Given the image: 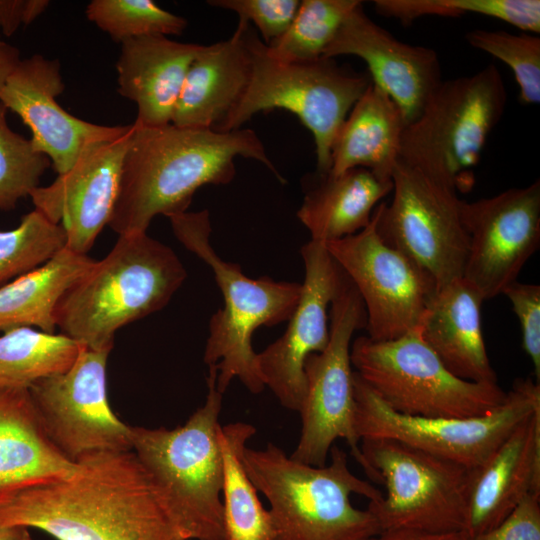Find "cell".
I'll list each match as a JSON object with an SVG mask.
<instances>
[{
    "mask_svg": "<svg viewBox=\"0 0 540 540\" xmlns=\"http://www.w3.org/2000/svg\"><path fill=\"white\" fill-rule=\"evenodd\" d=\"M0 526L56 540H183L132 450L87 454L70 475L17 493L0 505Z\"/></svg>",
    "mask_w": 540,
    "mask_h": 540,
    "instance_id": "6da1fadb",
    "label": "cell"
},
{
    "mask_svg": "<svg viewBox=\"0 0 540 540\" xmlns=\"http://www.w3.org/2000/svg\"><path fill=\"white\" fill-rule=\"evenodd\" d=\"M133 126L108 224L118 235L147 232L155 216L187 211L199 188L233 180L238 157L262 163L286 183L254 130Z\"/></svg>",
    "mask_w": 540,
    "mask_h": 540,
    "instance_id": "7a4b0ae2",
    "label": "cell"
},
{
    "mask_svg": "<svg viewBox=\"0 0 540 540\" xmlns=\"http://www.w3.org/2000/svg\"><path fill=\"white\" fill-rule=\"evenodd\" d=\"M186 277L176 253L147 232L119 235L61 297L56 326L90 349L111 351L117 330L163 309Z\"/></svg>",
    "mask_w": 540,
    "mask_h": 540,
    "instance_id": "3957f363",
    "label": "cell"
},
{
    "mask_svg": "<svg viewBox=\"0 0 540 540\" xmlns=\"http://www.w3.org/2000/svg\"><path fill=\"white\" fill-rule=\"evenodd\" d=\"M329 455L330 463L317 467L272 442L244 450L245 469L270 504L276 540H369L381 532L370 510L354 507L350 496L375 502L383 493L351 472L343 449L333 445Z\"/></svg>",
    "mask_w": 540,
    "mask_h": 540,
    "instance_id": "277c9868",
    "label": "cell"
},
{
    "mask_svg": "<svg viewBox=\"0 0 540 540\" xmlns=\"http://www.w3.org/2000/svg\"><path fill=\"white\" fill-rule=\"evenodd\" d=\"M204 404L173 429L131 426L132 451L183 540H224L223 462L218 439L223 394L208 368Z\"/></svg>",
    "mask_w": 540,
    "mask_h": 540,
    "instance_id": "5b68a950",
    "label": "cell"
},
{
    "mask_svg": "<svg viewBox=\"0 0 540 540\" xmlns=\"http://www.w3.org/2000/svg\"><path fill=\"white\" fill-rule=\"evenodd\" d=\"M176 238L212 270L223 297V306L211 317L204 362L217 372L216 387L224 393L238 379L251 393L265 389L252 347V336L261 326L288 321L302 290V283L257 279L243 274L237 263L223 260L210 243L209 212H181L168 216Z\"/></svg>",
    "mask_w": 540,
    "mask_h": 540,
    "instance_id": "8992f818",
    "label": "cell"
},
{
    "mask_svg": "<svg viewBox=\"0 0 540 540\" xmlns=\"http://www.w3.org/2000/svg\"><path fill=\"white\" fill-rule=\"evenodd\" d=\"M245 38L251 62L249 83L216 131L240 129L261 111L287 110L312 133L318 173H328L335 135L372 83L370 77L345 69L334 58L296 63L279 61L268 54L266 45L250 24Z\"/></svg>",
    "mask_w": 540,
    "mask_h": 540,
    "instance_id": "52a82bcc",
    "label": "cell"
},
{
    "mask_svg": "<svg viewBox=\"0 0 540 540\" xmlns=\"http://www.w3.org/2000/svg\"><path fill=\"white\" fill-rule=\"evenodd\" d=\"M507 91L493 64L443 80L402 134L399 160L450 185L471 188L473 169L503 116Z\"/></svg>",
    "mask_w": 540,
    "mask_h": 540,
    "instance_id": "ba28073f",
    "label": "cell"
},
{
    "mask_svg": "<svg viewBox=\"0 0 540 540\" xmlns=\"http://www.w3.org/2000/svg\"><path fill=\"white\" fill-rule=\"evenodd\" d=\"M356 373L394 411L425 418L486 415L507 397L498 383L452 374L424 342L419 327L388 341L360 336L351 343Z\"/></svg>",
    "mask_w": 540,
    "mask_h": 540,
    "instance_id": "9c48e42d",
    "label": "cell"
},
{
    "mask_svg": "<svg viewBox=\"0 0 540 540\" xmlns=\"http://www.w3.org/2000/svg\"><path fill=\"white\" fill-rule=\"evenodd\" d=\"M365 473L386 488L369 502L381 532H463L471 469L403 442L361 439Z\"/></svg>",
    "mask_w": 540,
    "mask_h": 540,
    "instance_id": "30bf717a",
    "label": "cell"
},
{
    "mask_svg": "<svg viewBox=\"0 0 540 540\" xmlns=\"http://www.w3.org/2000/svg\"><path fill=\"white\" fill-rule=\"evenodd\" d=\"M355 429L359 439H394L473 469L482 465L527 417L540 409V384L518 378L492 412L470 418L400 414L354 371Z\"/></svg>",
    "mask_w": 540,
    "mask_h": 540,
    "instance_id": "8fae6325",
    "label": "cell"
},
{
    "mask_svg": "<svg viewBox=\"0 0 540 540\" xmlns=\"http://www.w3.org/2000/svg\"><path fill=\"white\" fill-rule=\"evenodd\" d=\"M391 180L390 203L373 212L380 237L429 275L437 289L463 277L469 244L464 200L450 185L399 159Z\"/></svg>",
    "mask_w": 540,
    "mask_h": 540,
    "instance_id": "7c38bea8",
    "label": "cell"
},
{
    "mask_svg": "<svg viewBox=\"0 0 540 540\" xmlns=\"http://www.w3.org/2000/svg\"><path fill=\"white\" fill-rule=\"evenodd\" d=\"M329 341L325 349L305 361V395L299 414L301 433L294 460L311 466L327 464L337 439H344L363 465L355 429L354 371L350 358L354 332L366 325L363 301L346 278L330 305Z\"/></svg>",
    "mask_w": 540,
    "mask_h": 540,
    "instance_id": "4fadbf2b",
    "label": "cell"
},
{
    "mask_svg": "<svg viewBox=\"0 0 540 540\" xmlns=\"http://www.w3.org/2000/svg\"><path fill=\"white\" fill-rule=\"evenodd\" d=\"M109 353L81 345L68 370L28 389L44 434L72 462L95 452L132 450L131 426L117 417L108 400Z\"/></svg>",
    "mask_w": 540,
    "mask_h": 540,
    "instance_id": "5bb4252c",
    "label": "cell"
},
{
    "mask_svg": "<svg viewBox=\"0 0 540 540\" xmlns=\"http://www.w3.org/2000/svg\"><path fill=\"white\" fill-rule=\"evenodd\" d=\"M324 244L363 301L370 339L393 340L420 326L437 287L410 258L383 241L373 215L361 231Z\"/></svg>",
    "mask_w": 540,
    "mask_h": 540,
    "instance_id": "9a60e30c",
    "label": "cell"
},
{
    "mask_svg": "<svg viewBox=\"0 0 540 540\" xmlns=\"http://www.w3.org/2000/svg\"><path fill=\"white\" fill-rule=\"evenodd\" d=\"M469 244L463 277L484 300L517 281L540 244V181L474 202L463 201Z\"/></svg>",
    "mask_w": 540,
    "mask_h": 540,
    "instance_id": "2e32d148",
    "label": "cell"
},
{
    "mask_svg": "<svg viewBox=\"0 0 540 540\" xmlns=\"http://www.w3.org/2000/svg\"><path fill=\"white\" fill-rule=\"evenodd\" d=\"M301 256L305 277L299 302L283 335L257 353L265 387L284 408L297 412L305 395V361L327 346L328 308L347 278L322 242L310 240Z\"/></svg>",
    "mask_w": 540,
    "mask_h": 540,
    "instance_id": "e0dca14e",
    "label": "cell"
},
{
    "mask_svg": "<svg viewBox=\"0 0 540 540\" xmlns=\"http://www.w3.org/2000/svg\"><path fill=\"white\" fill-rule=\"evenodd\" d=\"M65 85L58 59L40 54L21 59L0 92V103L29 127L35 148L58 175L67 172L91 144L117 139L129 125H100L79 119L56 101Z\"/></svg>",
    "mask_w": 540,
    "mask_h": 540,
    "instance_id": "ac0fdd59",
    "label": "cell"
},
{
    "mask_svg": "<svg viewBox=\"0 0 540 540\" xmlns=\"http://www.w3.org/2000/svg\"><path fill=\"white\" fill-rule=\"evenodd\" d=\"M133 128L132 123L123 136L89 145L67 172L30 194L35 209L63 227L67 249L87 255L109 224Z\"/></svg>",
    "mask_w": 540,
    "mask_h": 540,
    "instance_id": "d6986e66",
    "label": "cell"
},
{
    "mask_svg": "<svg viewBox=\"0 0 540 540\" xmlns=\"http://www.w3.org/2000/svg\"><path fill=\"white\" fill-rule=\"evenodd\" d=\"M341 55L359 57L367 64L371 82L396 103L406 125L419 117L443 81L433 49L396 39L364 12L362 3L347 16L323 53L324 58Z\"/></svg>",
    "mask_w": 540,
    "mask_h": 540,
    "instance_id": "ffe728a7",
    "label": "cell"
},
{
    "mask_svg": "<svg viewBox=\"0 0 540 540\" xmlns=\"http://www.w3.org/2000/svg\"><path fill=\"white\" fill-rule=\"evenodd\" d=\"M531 492L540 494V409L471 469L463 533L471 540L495 527Z\"/></svg>",
    "mask_w": 540,
    "mask_h": 540,
    "instance_id": "44dd1931",
    "label": "cell"
},
{
    "mask_svg": "<svg viewBox=\"0 0 540 540\" xmlns=\"http://www.w3.org/2000/svg\"><path fill=\"white\" fill-rule=\"evenodd\" d=\"M201 45L147 35L121 43L116 63L119 93L137 106L134 123L159 127L171 123L186 73Z\"/></svg>",
    "mask_w": 540,
    "mask_h": 540,
    "instance_id": "7402d4cb",
    "label": "cell"
},
{
    "mask_svg": "<svg viewBox=\"0 0 540 540\" xmlns=\"http://www.w3.org/2000/svg\"><path fill=\"white\" fill-rule=\"evenodd\" d=\"M248 25L239 21L227 40L201 45L186 73L171 124L216 130L234 109L250 79Z\"/></svg>",
    "mask_w": 540,
    "mask_h": 540,
    "instance_id": "603a6c76",
    "label": "cell"
},
{
    "mask_svg": "<svg viewBox=\"0 0 540 540\" xmlns=\"http://www.w3.org/2000/svg\"><path fill=\"white\" fill-rule=\"evenodd\" d=\"M484 298L464 277L438 288L429 300L419 330L424 342L456 377L497 383L484 344Z\"/></svg>",
    "mask_w": 540,
    "mask_h": 540,
    "instance_id": "cb8c5ba5",
    "label": "cell"
},
{
    "mask_svg": "<svg viewBox=\"0 0 540 540\" xmlns=\"http://www.w3.org/2000/svg\"><path fill=\"white\" fill-rule=\"evenodd\" d=\"M75 462L44 434L29 390L0 389V505L35 485L72 473Z\"/></svg>",
    "mask_w": 540,
    "mask_h": 540,
    "instance_id": "d4e9b609",
    "label": "cell"
},
{
    "mask_svg": "<svg viewBox=\"0 0 540 540\" xmlns=\"http://www.w3.org/2000/svg\"><path fill=\"white\" fill-rule=\"evenodd\" d=\"M406 126L396 103L371 83L335 135L328 173L338 175L360 167L391 179Z\"/></svg>",
    "mask_w": 540,
    "mask_h": 540,
    "instance_id": "484cf974",
    "label": "cell"
},
{
    "mask_svg": "<svg viewBox=\"0 0 540 540\" xmlns=\"http://www.w3.org/2000/svg\"><path fill=\"white\" fill-rule=\"evenodd\" d=\"M318 184L303 198L297 217L311 240L327 243L353 235L371 220L378 202L392 192V180L366 168L338 175L319 174Z\"/></svg>",
    "mask_w": 540,
    "mask_h": 540,
    "instance_id": "4316f807",
    "label": "cell"
},
{
    "mask_svg": "<svg viewBox=\"0 0 540 540\" xmlns=\"http://www.w3.org/2000/svg\"><path fill=\"white\" fill-rule=\"evenodd\" d=\"M95 260L66 247L40 267L0 287V331L37 327L55 333V309Z\"/></svg>",
    "mask_w": 540,
    "mask_h": 540,
    "instance_id": "83f0119b",
    "label": "cell"
},
{
    "mask_svg": "<svg viewBox=\"0 0 540 540\" xmlns=\"http://www.w3.org/2000/svg\"><path fill=\"white\" fill-rule=\"evenodd\" d=\"M256 428L233 422L218 428L223 462L222 506L224 540H276L272 518L259 497L243 462Z\"/></svg>",
    "mask_w": 540,
    "mask_h": 540,
    "instance_id": "f1b7e54d",
    "label": "cell"
},
{
    "mask_svg": "<svg viewBox=\"0 0 540 540\" xmlns=\"http://www.w3.org/2000/svg\"><path fill=\"white\" fill-rule=\"evenodd\" d=\"M80 343L60 333L18 327L0 336V389H29L37 381L68 370Z\"/></svg>",
    "mask_w": 540,
    "mask_h": 540,
    "instance_id": "f546056e",
    "label": "cell"
},
{
    "mask_svg": "<svg viewBox=\"0 0 540 540\" xmlns=\"http://www.w3.org/2000/svg\"><path fill=\"white\" fill-rule=\"evenodd\" d=\"M358 0H302L287 31L266 45L268 54L282 62H310L323 57Z\"/></svg>",
    "mask_w": 540,
    "mask_h": 540,
    "instance_id": "4dcf8cb0",
    "label": "cell"
},
{
    "mask_svg": "<svg viewBox=\"0 0 540 540\" xmlns=\"http://www.w3.org/2000/svg\"><path fill=\"white\" fill-rule=\"evenodd\" d=\"M66 245L60 224L36 209L23 215L16 228L0 231V287L45 264Z\"/></svg>",
    "mask_w": 540,
    "mask_h": 540,
    "instance_id": "1f68e13d",
    "label": "cell"
},
{
    "mask_svg": "<svg viewBox=\"0 0 540 540\" xmlns=\"http://www.w3.org/2000/svg\"><path fill=\"white\" fill-rule=\"evenodd\" d=\"M86 16L117 42L147 35H179L187 20L152 0H92Z\"/></svg>",
    "mask_w": 540,
    "mask_h": 540,
    "instance_id": "d6a6232c",
    "label": "cell"
},
{
    "mask_svg": "<svg viewBox=\"0 0 540 540\" xmlns=\"http://www.w3.org/2000/svg\"><path fill=\"white\" fill-rule=\"evenodd\" d=\"M7 109L0 103V210L9 211L39 187L40 178L51 166L31 139L10 129Z\"/></svg>",
    "mask_w": 540,
    "mask_h": 540,
    "instance_id": "836d02e7",
    "label": "cell"
},
{
    "mask_svg": "<svg viewBox=\"0 0 540 540\" xmlns=\"http://www.w3.org/2000/svg\"><path fill=\"white\" fill-rule=\"evenodd\" d=\"M467 42L502 62L513 71L526 104L540 102V37L536 34H512L506 31L473 30L465 35Z\"/></svg>",
    "mask_w": 540,
    "mask_h": 540,
    "instance_id": "e575fe53",
    "label": "cell"
},
{
    "mask_svg": "<svg viewBox=\"0 0 540 540\" xmlns=\"http://www.w3.org/2000/svg\"><path fill=\"white\" fill-rule=\"evenodd\" d=\"M207 3L235 12L239 21L253 23L266 45L287 31L300 6L299 0H210Z\"/></svg>",
    "mask_w": 540,
    "mask_h": 540,
    "instance_id": "d590c367",
    "label": "cell"
},
{
    "mask_svg": "<svg viewBox=\"0 0 540 540\" xmlns=\"http://www.w3.org/2000/svg\"><path fill=\"white\" fill-rule=\"evenodd\" d=\"M510 301L522 331V345L530 357L535 380L540 379V286L518 280L502 292Z\"/></svg>",
    "mask_w": 540,
    "mask_h": 540,
    "instance_id": "8d00e7d4",
    "label": "cell"
},
{
    "mask_svg": "<svg viewBox=\"0 0 540 540\" xmlns=\"http://www.w3.org/2000/svg\"><path fill=\"white\" fill-rule=\"evenodd\" d=\"M447 2L457 17L475 13L501 20L526 33L540 32L539 0H447Z\"/></svg>",
    "mask_w": 540,
    "mask_h": 540,
    "instance_id": "74e56055",
    "label": "cell"
},
{
    "mask_svg": "<svg viewBox=\"0 0 540 540\" xmlns=\"http://www.w3.org/2000/svg\"><path fill=\"white\" fill-rule=\"evenodd\" d=\"M471 540H540V494L528 493L499 524Z\"/></svg>",
    "mask_w": 540,
    "mask_h": 540,
    "instance_id": "f35d334b",
    "label": "cell"
},
{
    "mask_svg": "<svg viewBox=\"0 0 540 540\" xmlns=\"http://www.w3.org/2000/svg\"><path fill=\"white\" fill-rule=\"evenodd\" d=\"M373 3L378 14L406 25L424 16L456 18L447 0H376Z\"/></svg>",
    "mask_w": 540,
    "mask_h": 540,
    "instance_id": "ab89813d",
    "label": "cell"
},
{
    "mask_svg": "<svg viewBox=\"0 0 540 540\" xmlns=\"http://www.w3.org/2000/svg\"><path fill=\"white\" fill-rule=\"evenodd\" d=\"M49 5L48 0H0V28L9 37L21 25L35 21Z\"/></svg>",
    "mask_w": 540,
    "mask_h": 540,
    "instance_id": "60d3db41",
    "label": "cell"
},
{
    "mask_svg": "<svg viewBox=\"0 0 540 540\" xmlns=\"http://www.w3.org/2000/svg\"><path fill=\"white\" fill-rule=\"evenodd\" d=\"M369 540H469L463 532L429 533L417 530L396 529L380 532Z\"/></svg>",
    "mask_w": 540,
    "mask_h": 540,
    "instance_id": "b9f144b4",
    "label": "cell"
},
{
    "mask_svg": "<svg viewBox=\"0 0 540 540\" xmlns=\"http://www.w3.org/2000/svg\"><path fill=\"white\" fill-rule=\"evenodd\" d=\"M20 60V52L16 47L3 41L0 43V92Z\"/></svg>",
    "mask_w": 540,
    "mask_h": 540,
    "instance_id": "7bdbcfd3",
    "label": "cell"
},
{
    "mask_svg": "<svg viewBox=\"0 0 540 540\" xmlns=\"http://www.w3.org/2000/svg\"><path fill=\"white\" fill-rule=\"evenodd\" d=\"M0 540H33V538L26 527L0 526Z\"/></svg>",
    "mask_w": 540,
    "mask_h": 540,
    "instance_id": "ee69618b",
    "label": "cell"
},
{
    "mask_svg": "<svg viewBox=\"0 0 540 540\" xmlns=\"http://www.w3.org/2000/svg\"><path fill=\"white\" fill-rule=\"evenodd\" d=\"M2 42L1 38H0V43Z\"/></svg>",
    "mask_w": 540,
    "mask_h": 540,
    "instance_id": "f6af8a7d",
    "label": "cell"
}]
</instances>
